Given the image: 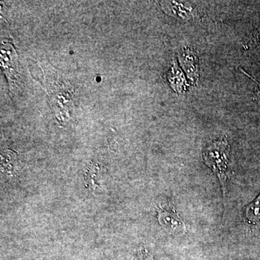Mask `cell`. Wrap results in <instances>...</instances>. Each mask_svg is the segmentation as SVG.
Returning <instances> with one entry per match:
<instances>
[{
  "instance_id": "cell-1",
  "label": "cell",
  "mask_w": 260,
  "mask_h": 260,
  "mask_svg": "<svg viewBox=\"0 0 260 260\" xmlns=\"http://www.w3.org/2000/svg\"><path fill=\"white\" fill-rule=\"evenodd\" d=\"M205 164L218 177L221 183L224 194L228 179L231 175V149L225 139L213 142L203 153Z\"/></svg>"
},
{
  "instance_id": "cell-2",
  "label": "cell",
  "mask_w": 260,
  "mask_h": 260,
  "mask_svg": "<svg viewBox=\"0 0 260 260\" xmlns=\"http://www.w3.org/2000/svg\"><path fill=\"white\" fill-rule=\"evenodd\" d=\"M158 218L159 222L168 232L170 233L185 232V225L172 208L160 210V211L158 212Z\"/></svg>"
},
{
  "instance_id": "cell-3",
  "label": "cell",
  "mask_w": 260,
  "mask_h": 260,
  "mask_svg": "<svg viewBox=\"0 0 260 260\" xmlns=\"http://www.w3.org/2000/svg\"><path fill=\"white\" fill-rule=\"evenodd\" d=\"M160 3L166 13L175 18L189 20L194 17L195 10L189 5L168 1L160 2Z\"/></svg>"
},
{
  "instance_id": "cell-4",
  "label": "cell",
  "mask_w": 260,
  "mask_h": 260,
  "mask_svg": "<svg viewBox=\"0 0 260 260\" xmlns=\"http://www.w3.org/2000/svg\"><path fill=\"white\" fill-rule=\"evenodd\" d=\"M181 64L184 67L187 73L188 76L194 81L198 79V67H197V57L193 51L186 50L182 52L180 56Z\"/></svg>"
},
{
  "instance_id": "cell-5",
  "label": "cell",
  "mask_w": 260,
  "mask_h": 260,
  "mask_svg": "<svg viewBox=\"0 0 260 260\" xmlns=\"http://www.w3.org/2000/svg\"><path fill=\"white\" fill-rule=\"evenodd\" d=\"M246 218L251 224L260 222V194L254 202L246 208Z\"/></svg>"
},
{
  "instance_id": "cell-6",
  "label": "cell",
  "mask_w": 260,
  "mask_h": 260,
  "mask_svg": "<svg viewBox=\"0 0 260 260\" xmlns=\"http://www.w3.org/2000/svg\"><path fill=\"white\" fill-rule=\"evenodd\" d=\"M169 80H170L173 88L175 89L177 91L180 92L182 90V86H184V84H182L184 80V75L181 74L179 68H173Z\"/></svg>"
},
{
  "instance_id": "cell-7",
  "label": "cell",
  "mask_w": 260,
  "mask_h": 260,
  "mask_svg": "<svg viewBox=\"0 0 260 260\" xmlns=\"http://www.w3.org/2000/svg\"><path fill=\"white\" fill-rule=\"evenodd\" d=\"M259 44H260V28L257 31H256L253 34L252 37H251L250 40H249V45L254 46Z\"/></svg>"
},
{
  "instance_id": "cell-8",
  "label": "cell",
  "mask_w": 260,
  "mask_h": 260,
  "mask_svg": "<svg viewBox=\"0 0 260 260\" xmlns=\"http://www.w3.org/2000/svg\"><path fill=\"white\" fill-rule=\"evenodd\" d=\"M243 73H244L246 75H247L248 77H249V78H251V80H254V82H256V83H257L258 85V90L257 93H256V96H257V99H259V101H260V82L257 81V80H256L254 79V78H253L252 77H251L250 75H248L247 73H246L245 71H244L242 69H241Z\"/></svg>"
}]
</instances>
